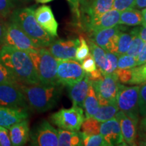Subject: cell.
<instances>
[{
  "label": "cell",
  "mask_w": 146,
  "mask_h": 146,
  "mask_svg": "<svg viewBox=\"0 0 146 146\" xmlns=\"http://www.w3.org/2000/svg\"><path fill=\"white\" fill-rule=\"evenodd\" d=\"M141 12L142 14V18H143L141 25L142 26H146V8H143Z\"/></svg>",
  "instance_id": "cell-50"
},
{
  "label": "cell",
  "mask_w": 146,
  "mask_h": 146,
  "mask_svg": "<svg viewBox=\"0 0 146 146\" xmlns=\"http://www.w3.org/2000/svg\"><path fill=\"white\" fill-rule=\"evenodd\" d=\"M138 106L140 116L143 117L146 115V83L139 86Z\"/></svg>",
  "instance_id": "cell-36"
},
{
  "label": "cell",
  "mask_w": 146,
  "mask_h": 146,
  "mask_svg": "<svg viewBox=\"0 0 146 146\" xmlns=\"http://www.w3.org/2000/svg\"><path fill=\"white\" fill-rule=\"evenodd\" d=\"M137 66L136 58L127 54L119 55L118 56L117 68L131 69Z\"/></svg>",
  "instance_id": "cell-33"
},
{
  "label": "cell",
  "mask_w": 146,
  "mask_h": 146,
  "mask_svg": "<svg viewBox=\"0 0 146 146\" xmlns=\"http://www.w3.org/2000/svg\"><path fill=\"white\" fill-rule=\"evenodd\" d=\"M139 85L128 87L118 84L116 104L118 109L135 121H139Z\"/></svg>",
  "instance_id": "cell-5"
},
{
  "label": "cell",
  "mask_w": 146,
  "mask_h": 146,
  "mask_svg": "<svg viewBox=\"0 0 146 146\" xmlns=\"http://www.w3.org/2000/svg\"><path fill=\"white\" fill-rule=\"evenodd\" d=\"M13 5L11 0H0V17L6 18L12 12Z\"/></svg>",
  "instance_id": "cell-40"
},
{
  "label": "cell",
  "mask_w": 146,
  "mask_h": 146,
  "mask_svg": "<svg viewBox=\"0 0 146 146\" xmlns=\"http://www.w3.org/2000/svg\"><path fill=\"white\" fill-rule=\"evenodd\" d=\"M50 119L59 129L78 131L85 119V116L82 108L73 106L70 108L60 109L58 112L53 113Z\"/></svg>",
  "instance_id": "cell-6"
},
{
  "label": "cell",
  "mask_w": 146,
  "mask_h": 146,
  "mask_svg": "<svg viewBox=\"0 0 146 146\" xmlns=\"http://www.w3.org/2000/svg\"><path fill=\"white\" fill-rule=\"evenodd\" d=\"M20 88L26 98L28 105L37 112H45L57 106L61 98L64 85L20 84Z\"/></svg>",
  "instance_id": "cell-2"
},
{
  "label": "cell",
  "mask_w": 146,
  "mask_h": 146,
  "mask_svg": "<svg viewBox=\"0 0 146 146\" xmlns=\"http://www.w3.org/2000/svg\"><path fill=\"white\" fill-rule=\"evenodd\" d=\"M120 31V29L117 25L97 31L92 33L91 41L106 52L116 54Z\"/></svg>",
  "instance_id": "cell-12"
},
{
  "label": "cell",
  "mask_w": 146,
  "mask_h": 146,
  "mask_svg": "<svg viewBox=\"0 0 146 146\" xmlns=\"http://www.w3.org/2000/svg\"><path fill=\"white\" fill-rule=\"evenodd\" d=\"M81 67L87 73L91 72L97 69L96 62L91 53H89V56L81 62Z\"/></svg>",
  "instance_id": "cell-39"
},
{
  "label": "cell",
  "mask_w": 146,
  "mask_h": 146,
  "mask_svg": "<svg viewBox=\"0 0 146 146\" xmlns=\"http://www.w3.org/2000/svg\"><path fill=\"white\" fill-rule=\"evenodd\" d=\"M90 80L86 74L81 81L68 86V94L73 106H77L83 108L84 101L88 92Z\"/></svg>",
  "instance_id": "cell-19"
},
{
  "label": "cell",
  "mask_w": 146,
  "mask_h": 146,
  "mask_svg": "<svg viewBox=\"0 0 146 146\" xmlns=\"http://www.w3.org/2000/svg\"><path fill=\"white\" fill-rule=\"evenodd\" d=\"M35 16L40 26L50 36H58V24L50 6H40L35 11Z\"/></svg>",
  "instance_id": "cell-16"
},
{
  "label": "cell",
  "mask_w": 146,
  "mask_h": 146,
  "mask_svg": "<svg viewBox=\"0 0 146 146\" xmlns=\"http://www.w3.org/2000/svg\"><path fill=\"white\" fill-rule=\"evenodd\" d=\"M12 145L21 146L27 143L29 138L30 129L27 119L18 122L8 129Z\"/></svg>",
  "instance_id": "cell-20"
},
{
  "label": "cell",
  "mask_w": 146,
  "mask_h": 146,
  "mask_svg": "<svg viewBox=\"0 0 146 146\" xmlns=\"http://www.w3.org/2000/svg\"><path fill=\"white\" fill-rule=\"evenodd\" d=\"M89 49H90L91 54L96 62V66L101 70L102 74H104L107 66L106 51L96 45L91 40L89 41Z\"/></svg>",
  "instance_id": "cell-25"
},
{
  "label": "cell",
  "mask_w": 146,
  "mask_h": 146,
  "mask_svg": "<svg viewBox=\"0 0 146 146\" xmlns=\"http://www.w3.org/2000/svg\"><path fill=\"white\" fill-rule=\"evenodd\" d=\"M133 36H134V32L133 30L131 31L130 33L120 32L116 54L119 56V55L125 54L127 52L132 42Z\"/></svg>",
  "instance_id": "cell-27"
},
{
  "label": "cell",
  "mask_w": 146,
  "mask_h": 146,
  "mask_svg": "<svg viewBox=\"0 0 146 146\" xmlns=\"http://www.w3.org/2000/svg\"><path fill=\"white\" fill-rule=\"evenodd\" d=\"M115 118L119 123L122 135L126 145H136L137 135V126L138 123L128 116L122 111H118L116 113Z\"/></svg>",
  "instance_id": "cell-15"
},
{
  "label": "cell",
  "mask_w": 146,
  "mask_h": 146,
  "mask_svg": "<svg viewBox=\"0 0 146 146\" xmlns=\"http://www.w3.org/2000/svg\"><path fill=\"white\" fill-rule=\"evenodd\" d=\"M142 14L141 11L137 9L131 8L120 12L118 24L127 26H138L142 24Z\"/></svg>",
  "instance_id": "cell-24"
},
{
  "label": "cell",
  "mask_w": 146,
  "mask_h": 146,
  "mask_svg": "<svg viewBox=\"0 0 146 146\" xmlns=\"http://www.w3.org/2000/svg\"><path fill=\"white\" fill-rule=\"evenodd\" d=\"M79 40L80 45L76 49L75 60L81 63L89 56V53H90V49H89V45L87 44V41L83 36H80Z\"/></svg>",
  "instance_id": "cell-32"
},
{
  "label": "cell",
  "mask_w": 146,
  "mask_h": 146,
  "mask_svg": "<svg viewBox=\"0 0 146 146\" xmlns=\"http://www.w3.org/2000/svg\"><path fill=\"white\" fill-rule=\"evenodd\" d=\"M139 130L146 131V115L145 116H143L142 120H141V122H140L139 127Z\"/></svg>",
  "instance_id": "cell-48"
},
{
  "label": "cell",
  "mask_w": 146,
  "mask_h": 146,
  "mask_svg": "<svg viewBox=\"0 0 146 146\" xmlns=\"http://www.w3.org/2000/svg\"><path fill=\"white\" fill-rule=\"evenodd\" d=\"M83 145L85 146H108V144L101 134L87 135L81 132Z\"/></svg>",
  "instance_id": "cell-31"
},
{
  "label": "cell",
  "mask_w": 146,
  "mask_h": 146,
  "mask_svg": "<svg viewBox=\"0 0 146 146\" xmlns=\"http://www.w3.org/2000/svg\"><path fill=\"white\" fill-rule=\"evenodd\" d=\"M53 1V0H36V1H37L38 3H45L50 2V1Z\"/></svg>",
  "instance_id": "cell-51"
},
{
  "label": "cell",
  "mask_w": 146,
  "mask_h": 146,
  "mask_svg": "<svg viewBox=\"0 0 146 146\" xmlns=\"http://www.w3.org/2000/svg\"><path fill=\"white\" fill-rule=\"evenodd\" d=\"M119 109L116 102L109 103L106 105H100L99 108L94 116V118L98 121L103 122L114 118Z\"/></svg>",
  "instance_id": "cell-26"
},
{
  "label": "cell",
  "mask_w": 146,
  "mask_h": 146,
  "mask_svg": "<svg viewBox=\"0 0 146 146\" xmlns=\"http://www.w3.org/2000/svg\"><path fill=\"white\" fill-rule=\"evenodd\" d=\"M0 84H20L8 68L0 61Z\"/></svg>",
  "instance_id": "cell-34"
},
{
  "label": "cell",
  "mask_w": 146,
  "mask_h": 146,
  "mask_svg": "<svg viewBox=\"0 0 146 146\" xmlns=\"http://www.w3.org/2000/svg\"><path fill=\"white\" fill-rule=\"evenodd\" d=\"M137 66H139L146 63V42L144 43L141 50L140 51L139 54L136 58Z\"/></svg>",
  "instance_id": "cell-42"
},
{
  "label": "cell",
  "mask_w": 146,
  "mask_h": 146,
  "mask_svg": "<svg viewBox=\"0 0 146 146\" xmlns=\"http://www.w3.org/2000/svg\"><path fill=\"white\" fill-rule=\"evenodd\" d=\"M120 12H121L112 8L96 19L91 20L87 24L89 31L93 33L104 29L116 26L119 22Z\"/></svg>",
  "instance_id": "cell-17"
},
{
  "label": "cell",
  "mask_w": 146,
  "mask_h": 146,
  "mask_svg": "<svg viewBox=\"0 0 146 146\" xmlns=\"http://www.w3.org/2000/svg\"><path fill=\"white\" fill-rule=\"evenodd\" d=\"M135 8L137 9L146 8V0H135Z\"/></svg>",
  "instance_id": "cell-47"
},
{
  "label": "cell",
  "mask_w": 146,
  "mask_h": 146,
  "mask_svg": "<svg viewBox=\"0 0 146 146\" xmlns=\"http://www.w3.org/2000/svg\"><path fill=\"white\" fill-rule=\"evenodd\" d=\"M107 56V66L106 68L104 74H114L115 70L117 69V62H118V55L112 52H106Z\"/></svg>",
  "instance_id": "cell-35"
},
{
  "label": "cell",
  "mask_w": 146,
  "mask_h": 146,
  "mask_svg": "<svg viewBox=\"0 0 146 146\" xmlns=\"http://www.w3.org/2000/svg\"><path fill=\"white\" fill-rule=\"evenodd\" d=\"M29 114L26 109L0 106V126L9 129L11 126L27 119Z\"/></svg>",
  "instance_id": "cell-18"
},
{
  "label": "cell",
  "mask_w": 146,
  "mask_h": 146,
  "mask_svg": "<svg viewBox=\"0 0 146 146\" xmlns=\"http://www.w3.org/2000/svg\"><path fill=\"white\" fill-rule=\"evenodd\" d=\"M137 35L144 42H146V26L137 28Z\"/></svg>",
  "instance_id": "cell-46"
},
{
  "label": "cell",
  "mask_w": 146,
  "mask_h": 146,
  "mask_svg": "<svg viewBox=\"0 0 146 146\" xmlns=\"http://www.w3.org/2000/svg\"><path fill=\"white\" fill-rule=\"evenodd\" d=\"M12 145L8 129L0 126V146Z\"/></svg>",
  "instance_id": "cell-41"
},
{
  "label": "cell",
  "mask_w": 146,
  "mask_h": 146,
  "mask_svg": "<svg viewBox=\"0 0 146 146\" xmlns=\"http://www.w3.org/2000/svg\"><path fill=\"white\" fill-rule=\"evenodd\" d=\"M79 45L78 39H60L54 40L47 47L52 56L57 60H75L76 51Z\"/></svg>",
  "instance_id": "cell-13"
},
{
  "label": "cell",
  "mask_w": 146,
  "mask_h": 146,
  "mask_svg": "<svg viewBox=\"0 0 146 146\" xmlns=\"http://www.w3.org/2000/svg\"><path fill=\"white\" fill-rule=\"evenodd\" d=\"M58 145L60 146H81L83 138L81 132L58 129Z\"/></svg>",
  "instance_id": "cell-22"
},
{
  "label": "cell",
  "mask_w": 146,
  "mask_h": 146,
  "mask_svg": "<svg viewBox=\"0 0 146 146\" xmlns=\"http://www.w3.org/2000/svg\"><path fill=\"white\" fill-rule=\"evenodd\" d=\"M36 71L40 83L50 85L58 84L57 70L58 60L45 47L36 52L28 53Z\"/></svg>",
  "instance_id": "cell-4"
},
{
  "label": "cell",
  "mask_w": 146,
  "mask_h": 146,
  "mask_svg": "<svg viewBox=\"0 0 146 146\" xmlns=\"http://www.w3.org/2000/svg\"><path fill=\"white\" fill-rule=\"evenodd\" d=\"M132 76L129 85H142L146 83V63L131 68Z\"/></svg>",
  "instance_id": "cell-29"
},
{
  "label": "cell",
  "mask_w": 146,
  "mask_h": 146,
  "mask_svg": "<svg viewBox=\"0 0 146 146\" xmlns=\"http://www.w3.org/2000/svg\"><path fill=\"white\" fill-rule=\"evenodd\" d=\"M68 2L72 5L73 8L75 10L76 12H77L78 16H79V7L81 4H83L85 0H68Z\"/></svg>",
  "instance_id": "cell-45"
},
{
  "label": "cell",
  "mask_w": 146,
  "mask_h": 146,
  "mask_svg": "<svg viewBox=\"0 0 146 146\" xmlns=\"http://www.w3.org/2000/svg\"><path fill=\"white\" fill-rule=\"evenodd\" d=\"M86 74L87 76H88L89 79L91 81H98V80L101 79V78L104 76L101 70H100V69H96V70L93 71V72L86 73Z\"/></svg>",
  "instance_id": "cell-43"
},
{
  "label": "cell",
  "mask_w": 146,
  "mask_h": 146,
  "mask_svg": "<svg viewBox=\"0 0 146 146\" xmlns=\"http://www.w3.org/2000/svg\"><path fill=\"white\" fill-rule=\"evenodd\" d=\"M100 104L97 98L94 88L91 85L90 82V85L87 92V94L85 97V101H84L83 108L85 110V118L94 117L98 108H99Z\"/></svg>",
  "instance_id": "cell-23"
},
{
  "label": "cell",
  "mask_w": 146,
  "mask_h": 146,
  "mask_svg": "<svg viewBox=\"0 0 146 146\" xmlns=\"http://www.w3.org/2000/svg\"><path fill=\"white\" fill-rule=\"evenodd\" d=\"M0 61L20 84L40 83L31 58L27 52L3 45L0 49Z\"/></svg>",
  "instance_id": "cell-1"
},
{
  "label": "cell",
  "mask_w": 146,
  "mask_h": 146,
  "mask_svg": "<svg viewBox=\"0 0 146 146\" xmlns=\"http://www.w3.org/2000/svg\"><path fill=\"white\" fill-rule=\"evenodd\" d=\"M85 75L86 72L75 60H58V81L64 86L78 83Z\"/></svg>",
  "instance_id": "cell-9"
},
{
  "label": "cell",
  "mask_w": 146,
  "mask_h": 146,
  "mask_svg": "<svg viewBox=\"0 0 146 146\" xmlns=\"http://www.w3.org/2000/svg\"><path fill=\"white\" fill-rule=\"evenodd\" d=\"M3 34H4V26L0 21V45L3 44Z\"/></svg>",
  "instance_id": "cell-49"
},
{
  "label": "cell",
  "mask_w": 146,
  "mask_h": 146,
  "mask_svg": "<svg viewBox=\"0 0 146 146\" xmlns=\"http://www.w3.org/2000/svg\"><path fill=\"white\" fill-rule=\"evenodd\" d=\"M114 74L117 76L118 81L121 84L129 83L130 81L131 76H132V72L131 69H123L117 68L115 70Z\"/></svg>",
  "instance_id": "cell-38"
},
{
  "label": "cell",
  "mask_w": 146,
  "mask_h": 146,
  "mask_svg": "<svg viewBox=\"0 0 146 146\" xmlns=\"http://www.w3.org/2000/svg\"><path fill=\"white\" fill-rule=\"evenodd\" d=\"M137 143L139 145L146 146V131H138V136L137 138Z\"/></svg>",
  "instance_id": "cell-44"
},
{
  "label": "cell",
  "mask_w": 146,
  "mask_h": 146,
  "mask_svg": "<svg viewBox=\"0 0 146 146\" xmlns=\"http://www.w3.org/2000/svg\"><path fill=\"white\" fill-rule=\"evenodd\" d=\"M19 85L0 84V106L27 109L28 104Z\"/></svg>",
  "instance_id": "cell-11"
},
{
  "label": "cell",
  "mask_w": 146,
  "mask_h": 146,
  "mask_svg": "<svg viewBox=\"0 0 146 146\" xmlns=\"http://www.w3.org/2000/svg\"><path fill=\"white\" fill-rule=\"evenodd\" d=\"M100 134L103 136L108 146L126 145L120 125L116 118H112L101 123Z\"/></svg>",
  "instance_id": "cell-14"
},
{
  "label": "cell",
  "mask_w": 146,
  "mask_h": 146,
  "mask_svg": "<svg viewBox=\"0 0 146 146\" xmlns=\"http://www.w3.org/2000/svg\"><path fill=\"white\" fill-rule=\"evenodd\" d=\"M11 22L16 24L39 47H47L54 41L36 21L35 10L26 8L16 10L12 16Z\"/></svg>",
  "instance_id": "cell-3"
},
{
  "label": "cell",
  "mask_w": 146,
  "mask_h": 146,
  "mask_svg": "<svg viewBox=\"0 0 146 146\" xmlns=\"http://www.w3.org/2000/svg\"><path fill=\"white\" fill-rule=\"evenodd\" d=\"M133 31L134 32V36L133 38L130 47H129V50H128L126 54L129 55V56L137 58L139 54L140 51L141 50L145 42L137 35V28L133 29Z\"/></svg>",
  "instance_id": "cell-30"
},
{
  "label": "cell",
  "mask_w": 146,
  "mask_h": 146,
  "mask_svg": "<svg viewBox=\"0 0 146 146\" xmlns=\"http://www.w3.org/2000/svg\"><path fill=\"white\" fill-rule=\"evenodd\" d=\"M135 0H114L112 8L115 10L123 12L135 8Z\"/></svg>",
  "instance_id": "cell-37"
},
{
  "label": "cell",
  "mask_w": 146,
  "mask_h": 146,
  "mask_svg": "<svg viewBox=\"0 0 146 146\" xmlns=\"http://www.w3.org/2000/svg\"><path fill=\"white\" fill-rule=\"evenodd\" d=\"M31 145L36 146H58V135L56 130L46 120L38 123L29 134Z\"/></svg>",
  "instance_id": "cell-10"
},
{
  "label": "cell",
  "mask_w": 146,
  "mask_h": 146,
  "mask_svg": "<svg viewBox=\"0 0 146 146\" xmlns=\"http://www.w3.org/2000/svg\"><path fill=\"white\" fill-rule=\"evenodd\" d=\"M90 82L94 87L100 105L116 102L119 81L114 73L105 74L101 79Z\"/></svg>",
  "instance_id": "cell-8"
},
{
  "label": "cell",
  "mask_w": 146,
  "mask_h": 146,
  "mask_svg": "<svg viewBox=\"0 0 146 146\" xmlns=\"http://www.w3.org/2000/svg\"><path fill=\"white\" fill-rule=\"evenodd\" d=\"M114 0H91L85 8L89 22L112 9Z\"/></svg>",
  "instance_id": "cell-21"
},
{
  "label": "cell",
  "mask_w": 146,
  "mask_h": 146,
  "mask_svg": "<svg viewBox=\"0 0 146 146\" xmlns=\"http://www.w3.org/2000/svg\"><path fill=\"white\" fill-rule=\"evenodd\" d=\"M3 45L27 53L36 52L41 48L36 46L25 32L12 22L4 26Z\"/></svg>",
  "instance_id": "cell-7"
},
{
  "label": "cell",
  "mask_w": 146,
  "mask_h": 146,
  "mask_svg": "<svg viewBox=\"0 0 146 146\" xmlns=\"http://www.w3.org/2000/svg\"><path fill=\"white\" fill-rule=\"evenodd\" d=\"M101 122L98 121L94 117L85 118L81 125L82 132L87 135L100 134Z\"/></svg>",
  "instance_id": "cell-28"
}]
</instances>
